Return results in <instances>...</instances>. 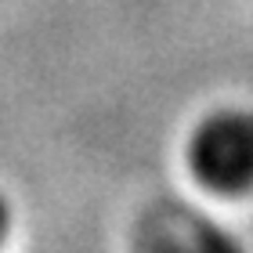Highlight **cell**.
Returning <instances> with one entry per match:
<instances>
[{"instance_id":"obj_1","label":"cell","mask_w":253,"mask_h":253,"mask_svg":"<svg viewBox=\"0 0 253 253\" xmlns=\"http://www.w3.org/2000/svg\"><path fill=\"white\" fill-rule=\"evenodd\" d=\"M192 174L210 192H253V109H217L188 141Z\"/></svg>"},{"instance_id":"obj_2","label":"cell","mask_w":253,"mask_h":253,"mask_svg":"<svg viewBox=\"0 0 253 253\" xmlns=\"http://www.w3.org/2000/svg\"><path fill=\"white\" fill-rule=\"evenodd\" d=\"M134 253H246V246L228 224L199 206L163 199L137 221Z\"/></svg>"},{"instance_id":"obj_3","label":"cell","mask_w":253,"mask_h":253,"mask_svg":"<svg viewBox=\"0 0 253 253\" xmlns=\"http://www.w3.org/2000/svg\"><path fill=\"white\" fill-rule=\"evenodd\" d=\"M7 232H11V203H7V195L0 192V243H4Z\"/></svg>"}]
</instances>
